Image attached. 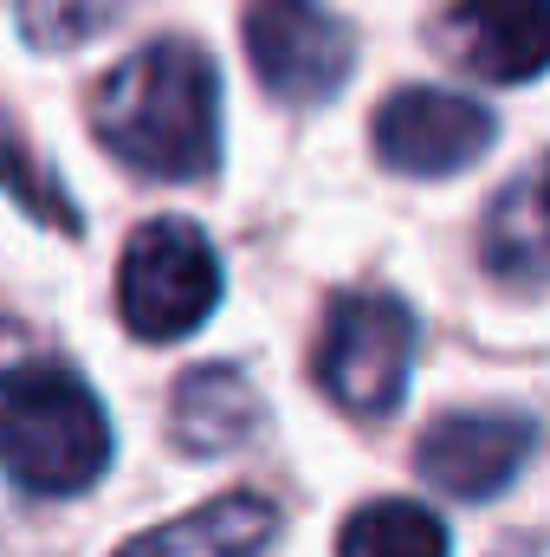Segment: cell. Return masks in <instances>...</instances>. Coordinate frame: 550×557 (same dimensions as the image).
<instances>
[{"label": "cell", "instance_id": "cell-14", "mask_svg": "<svg viewBox=\"0 0 550 557\" xmlns=\"http://www.w3.org/2000/svg\"><path fill=\"white\" fill-rule=\"evenodd\" d=\"M13 13H20L26 46L65 52V46H78V39L104 33L111 13H117V0H13Z\"/></svg>", "mask_w": 550, "mask_h": 557}, {"label": "cell", "instance_id": "cell-13", "mask_svg": "<svg viewBox=\"0 0 550 557\" xmlns=\"http://www.w3.org/2000/svg\"><path fill=\"white\" fill-rule=\"evenodd\" d=\"M0 195H7L20 214H33L39 227H52V234H85V214H78V201L59 188L52 162H46L33 143L7 124V111H0Z\"/></svg>", "mask_w": 550, "mask_h": 557}, {"label": "cell", "instance_id": "cell-1", "mask_svg": "<svg viewBox=\"0 0 550 557\" xmlns=\"http://www.w3.org/2000/svg\"><path fill=\"white\" fill-rule=\"evenodd\" d=\"M91 137L149 182L221 169V72L195 39H155L91 91Z\"/></svg>", "mask_w": 550, "mask_h": 557}, {"label": "cell", "instance_id": "cell-9", "mask_svg": "<svg viewBox=\"0 0 550 557\" xmlns=\"http://www.w3.org/2000/svg\"><path fill=\"white\" fill-rule=\"evenodd\" d=\"M260 428H266V403H260V389H253L240 370H227V363H201V370H188V376L175 383L168 434H175L182 454H195V460H221V454H234L240 441H253Z\"/></svg>", "mask_w": 550, "mask_h": 557}, {"label": "cell", "instance_id": "cell-6", "mask_svg": "<svg viewBox=\"0 0 550 557\" xmlns=\"http://www.w3.org/2000/svg\"><path fill=\"white\" fill-rule=\"evenodd\" d=\"M499 137L492 111L447 91V85H409L376 111V156L396 175H453L473 169Z\"/></svg>", "mask_w": 550, "mask_h": 557}, {"label": "cell", "instance_id": "cell-5", "mask_svg": "<svg viewBox=\"0 0 550 557\" xmlns=\"http://www.w3.org/2000/svg\"><path fill=\"white\" fill-rule=\"evenodd\" d=\"M247 52L260 85L285 104H330L357 72V33L324 0H253L247 7Z\"/></svg>", "mask_w": 550, "mask_h": 557}, {"label": "cell", "instance_id": "cell-2", "mask_svg": "<svg viewBox=\"0 0 550 557\" xmlns=\"http://www.w3.org/2000/svg\"><path fill=\"white\" fill-rule=\"evenodd\" d=\"M0 467L46 499L85 493L111 467L104 403L20 318H0Z\"/></svg>", "mask_w": 550, "mask_h": 557}, {"label": "cell", "instance_id": "cell-7", "mask_svg": "<svg viewBox=\"0 0 550 557\" xmlns=\"http://www.w3.org/2000/svg\"><path fill=\"white\" fill-rule=\"evenodd\" d=\"M532 454H538V421L525 409H466L421 434L414 467L427 486L453 499H492L525 473Z\"/></svg>", "mask_w": 550, "mask_h": 557}, {"label": "cell", "instance_id": "cell-4", "mask_svg": "<svg viewBox=\"0 0 550 557\" xmlns=\"http://www.w3.org/2000/svg\"><path fill=\"white\" fill-rule=\"evenodd\" d=\"M214 305H221V260H214L208 234L182 214L142 221L124 247V260H117L124 324L149 344H175V337L201 331Z\"/></svg>", "mask_w": 550, "mask_h": 557}, {"label": "cell", "instance_id": "cell-8", "mask_svg": "<svg viewBox=\"0 0 550 557\" xmlns=\"http://www.w3.org/2000/svg\"><path fill=\"white\" fill-rule=\"evenodd\" d=\"M440 46L492 85H532L550 52V7L545 0H453Z\"/></svg>", "mask_w": 550, "mask_h": 557}, {"label": "cell", "instance_id": "cell-12", "mask_svg": "<svg viewBox=\"0 0 550 557\" xmlns=\"http://www.w3.org/2000/svg\"><path fill=\"white\" fill-rule=\"evenodd\" d=\"M337 557H447V525L414 499H370L343 525Z\"/></svg>", "mask_w": 550, "mask_h": 557}, {"label": "cell", "instance_id": "cell-10", "mask_svg": "<svg viewBox=\"0 0 550 557\" xmlns=\"http://www.w3.org/2000/svg\"><path fill=\"white\" fill-rule=\"evenodd\" d=\"M278 506L260 493H221L195 506L188 519H168L155 532L130 539L117 557H273Z\"/></svg>", "mask_w": 550, "mask_h": 557}, {"label": "cell", "instance_id": "cell-3", "mask_svg": "<svg viewBox=\"0 0 550 557\" xmlns=\"http://www.w3.org/2000/svg\"><path fill=\"white\" fill-rule=\"evenodd\" d=\"M414 370V311L396 292H343L317 331V383L337 409L383 421L402 409Z\"/></svg>", "mask_w": 550, "mask_h": 557}, {"label": "cell", "instance_id": "cell-11", "mask_svg": "<svg viewBox=\"0 0 550 557\" xmlns=\"http://www.w3.org/2000/svg\"><path fill=\"white\" fill-rule=\"evenodd\" d=\"M479 260L486 273L512 292H545V182L538 169H525L486 214V234H479Z\"/></svg>", "mask_w": 550, "mask_h": 557}]
</instances>
